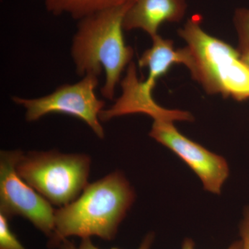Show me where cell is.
<instances>
[{
    "mask_svg": "<svg viewBox=\"0 0 249 249\" xmlns=\"http://www.w3.org/2000/svg\"><path fill=\"white\" fill-rule=\"evenodd\" d=\"M135 198L133 188L121 172L89 183L76 200L55 210V229L49 246L58 247L71 236L113 240Z\"/></svg>",
    "mask_w": 249,
    "mask_h": 249,
    "instance_id": "1",
    "label": "cell"
},
{
    "mask_svg": "<svg viewBox=\"0 0 249 249\" xmlns=\"http://www.w3.org/2000/svg\"><path fill=\"white\" fill-rule=\"evenodd\" d=\"M132 3L98 11L80 19L72 42L71 57L80 76L106 72L101 92L112 101L121 74L133 58L134 50L126 45L124 16Z\"/></svg>",
    "mask_w": 249,
    "mask_h": 249,
    "instance_id": "2",
    "label": "cell"
},
{
    "mask_svg": "<svg viewBox=\"0 0 249 249\" xmlns=\"http://www.w3.org/2000/svg\"><path fill=\"white\" fill-rule=\"evenodd\" d=\"M202 18L195 15L178 34L188 44L192 78L209 94H222L237 101L249 99V68L239 50L207 34Z\"/></svg>",
    "mask_w": 249,
    "mask_h": 249,
    "instance_id": "3",
    "label": "cell"
},
{
    "mask_svg": "<svg viewBox=\"0 0 249 249\" xmlns=\"http://www.w3.org/2000/svg\"><path fill=\"white\" fill-rule=\"evenodd\" d=\"M91 163L85 154L30 151L23 152L16 170L52 206L61 208L76 200L89 184Z\"/></svg>",
    "mask_w": 249,
    "mask_h": 249,
    "instance_id": "4",
    "label": "cell"
},
{
    "mask_svg": "<svg viewBox=\"0 0 249 249\" xmlns=\"http://www.w3.org/2000/svg\"><path fill=\"white\" fill-rule=\"evenodd\" d=\"M99 76L88 74L75 84L62 85L43 97L23 98L14 96L13 101L26 109L27 122H34L52 114L61 113L78 118L88 124L98 138H105L99 115L106 102L96 97L95 90Z\"/></svg>",
    "mask_w": 249,
    "mask_h": 249,
    "instance_id": "5",
    "label": "cell"
},
{
    "mask_svg": "<svg viewBox=\"0 0 249 249\" xmlns=\"http://www.w3.org/2000/svg\"><path fill=\"white\" fill-rule=\"evenodd\" d=\"M22 154L20 150L0 152V213L9 219L24 217L50 239L55 210L18 175L16 165Z\"/></svg>",
    "mask_w": 249,
    "mask_h": 249,
    "instance_id": "6",
    "label": "cell"
},
{
    "mask_svg": "<svg viewBox=\"0 0 249 249\" xmlns=\"http://www.w3.org/2000/svg\"><path fill=\"white\" fill-rule=\"evenodd\" d=\"M150 136L188 165L200 178L206 191L220 194L229 174L225 159L187 138L174 126L173 121H154Z\"/></svg>",
    "mask_w": 249,
    "mask_h": 249,
    "instance_id": "7",
    "label": "cell"
},
{
    "mask_svg": "<svg viewBox=\"0 0 249 249\" xmlns=\"http://www.w3.org/2000/svg\"><path fill=\"white\" fill-rule=\"evenodd\" d=\"M134 62L127 67V73L121 82L123 93L110 108L103 109L99 115L101 122H107L114 118L127 114H147L154 121H193V116L186 111L171 110L160 107L152 95L143 91L139 84Z\"/></svg>",
    "mask_w": 249,
    "mask_h": 249,
    "instance_id": "8",
    "label": "cell"
},
{
    "mask_svg": "<svg viewBox=\"0 0 249 249\" xmlns=\"http://www.w3.org/2000/svg\"><path fill=\"white\" fill-rule=\"evenodd\" d=\"M186 10V0H135L124 16V29H142L153 37L163 23L182 20Z\"/></svg>",
    "mask_w": 249,
    "mask_h": 249,
    "instance_id": "9",
    "label": "cell"
},
{
    "mask_svg": "<svg viewBox=\"0 0 249 249\" xmlns=\"http://www.w3.org/2000/svg\"><path fill=\"white\" fill-rule=\"evenodd\" d=\"M152 46L147 49L139 60L140 68L148 69V76L145 81L155 87L157 80L165 76L175 64L188 66L190 55L187 47L175 49L173 40L164 39L160 35L152 37Z\"/></svg>",
    "mask_w": 249,
    "mask_h": 249,
    "instance_id": "10",
    "label": "cell"
},
{
    "mask_svg": "<svg viewBox=\"0 0 249 249\" xmlns=\"http://www.w3.org/2000/svg\"><path fill=\"white\" fill-rule=\"evenodd\" d=\"M46 9L55 16L69 15L80 19L89 15L116 6L133 3L135 0H44Z\"/></svg>",
    "mask_w": 249,
    "mask_h": 249,
    "instance_id": "11",
    "label": "cell"
},
{
    "mask_svg": "<svg viewBox=\"0 0 249 249\" xmlns=\"http://www.w3.org/2000/svg\"><path fill=\"white\" fill-rule=\"evenodd\" d=\"M233 22L238 36L239 52L249 53V9H236Z\"/></svg>",
    "mask_w": 249,
    "mask_h": 249,
    "instance_id": "12",
    "label": "cell"
},
{
    "mask_svg": "<svg viewBox=\"0 0 249 249\" xmlns=\"http://www.w3.org/2000/svg\"><path fill=\"white\" fill-rule=\"evenodd\" d=\"M9 219L0 213V249H27L11 231Z\"/></svg>",
    "mask_w": 249,
    "mask_h": 249,
    "instance_id": "13",
    "label": "cell"
},
{
    "mask_svg": "<svg viewBox=\"0 0 249 249\" xmlns=\"http://www.w3.org/2000/svg\"><path fill=\"white\" fill-rule=\"evenodd\" d=\"M154 240V235L152 233L148 234L142 241V245L138 249H150ZM59 249H100L93 245L89 237L82 239L81 242L78 246L70 242L67 239L62 241L61 243L58 246ZM111 249H119L113 248Z\"/></svg>",
    "mask_w": 249,
    "mask_h": 249,
    "instance_id": "14",
    "label": "cell"
},
{
    "mask_svg": "<svg viewBox=\"0 0 249 249\" xmlns=\"http://www.w3.org/2000/svg\"><path fill=\"white\" fill-rule=\"evenodd\" d=\"M242 249H249V206L246 208L245 217L240 224Z\"/></svg>",
    "mask_w": 249,
    "mask_h": 249,
    "instance_id": "15",
    "label": "cell"
},
{
    "mask_svg": "<svg viewBox=\"0 0 249 249\" xmlns=\"http://www.w3.org/2000/svg\"><path fill=\"white\" fill-rule=\"evenodd\" d=\"M242 242L237 241V242H234L227 249H242ZM181 249H195L194 242L191 239H186L183 242Z\"/></svg>",
    "mask_w": 249,
    "mask_h": 249,
    "instance_id": "16",
    "label": "cell"
},
{
    "mask_svg": "<svg viewBox=\"0 0 249 249\" xmlns=\"http://www.w3.org/2000/svg\"><path fill=\"white\" fill-rule=\"evenodd\" d=\"M242 59L249 68V53H242Z\"/></svg>",
    "mask_w": 249,
    "mask_h": 249,
    "instance_id": "17",
    "label": "cell"
}]
</instances>
